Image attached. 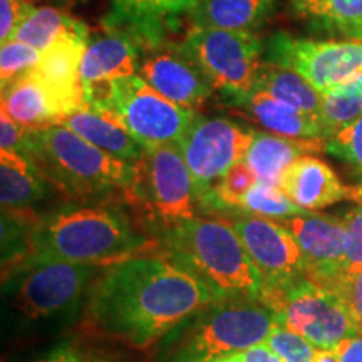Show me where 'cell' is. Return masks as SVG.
<instances>
[{
  "instance_id": "cell-1",
  "label": "cell",
  "mask_w": 362,
  "mask_h": 362,
  "mask_svg": "<svg viewBox=\"0 0 362 362\" xmlns=\"http://www.w3.org/2000/svg\"><path fill=\"white\" fill-rule=\"evenodd\" d=\"M216 302L171 260L139 255L103 267L89 287L86 319L104 336L143 349Z\"/></svg>"
},
{
  "instance_id": "cell-2",
  "label": "cell",
  "mask_w": 362,
  "mask_h": 362,
  "mask_svg": "<svg viewBox=\"0 0 362 362\" xmlns=\"http://www.w3.org/2000/svg\"><path fill=\"white\" fill-rule=\"evenodd\" d=\"M149 242L119 208L67 206L30 225V260H67L106 267L146 252Z\"/></svg>"
},
{
  "instance_id": "cell-3",
  "label": "cell",
  "mask_w": 362,
  "mask_h": 362,
  "mask_svg": "<svg viewBox=\"0 0 362 362\" xmlns=\"http://www.w3.org/2000/svg\"><path fill=\"white\" fill-rule=\"evenodd\" d=\"M168 260L189 272L220 300H262V282L230 221L194 218L170 225Z\"/></svg>"
},
{
  "instance_id": "cell-4",
  "label": "cell",
  "mask_w": 362,
  "mask_h": 362,
  "mask_svg": "<svg viewBox=\"0 0 362 362\" xmlns=\"http://www.w3.org/2000/svg\"><path fill=\"white\" fill-rule=\"evenodd\" d=\"M24 155L49 185L71 198H89L116 189L128 193L138 165L94 146L62 124L30 129Z\"/></svg>"
},
{
  "instance_id": "cell-5",
  "label": "cell",
  "mask_w": 362,
  "mask_h": 362,
  "mask_svg": "<svg viewBox=\"0 0 362 362\" xmlns=\"http://www.w3.org/2000/svg\"><path fill=\"white\" fill-rule=\"evenodd\" d=\"M279 325L277 315L262 300L233 298L203 310L197 324L185 334L175 352V362H205L214 357L245 352L267 342Z\"/></svg>"
},
{
  "instance_id": "cell-6",
  "label": "cell",
  "mask_w": 362,
  "mask_h": 362,
  "mask_svg": "<svg viewBox=\"0 0 362 362\" xmlns=\"http://www.w3.org/2000/svg\"><path fill=\"white\" fill-rule=\"evenodd\" d=\"M183 49L200 67L215 90L233 104L250 96L264 69V45L250 30L192 27Z\"/></svg>"
},
{
  "instance_id": "cell-7",
  "label": "cell",
  "mask_w": 362,
  "mask_h": 362,
  "mask_svg": "<svg viewBox=\"0 0 362 362\" xmlns=\"http://www.w3.org/2000/svg\"><path fill=\"white\" fill-rule=\"evenodd\" d=\"M110 111L143 148L178 144L198 116L170 101L138 74L116 81Z\"/></svg>"
},
{
  "instance_id": "cell-8",
  "label": "cell",
  "mask_w": 362,
  "mask_h": 362,
  "mask_svg": "<svg viewBox=\"0 0 362 362\" xmlns=\"http://www.w3.org/2000/svg\"><path fill=\"white\" fill-rule=\"evenodd\" d=\"M166 226L194 218V183L176 144L146 148L128 193Z\"/></svg>"
},
{
  "instance_id": "cell-9",
  "label": "cell",
  "mask_w": 362,
  "mask_h": 362,
  "mask_svg": "<svg viewBox=\"0 0 362 362\" xmlns=\"http://www.w3.org/2000/svg\"><path fill=\"white\" fill-rule=\"evenodd\" d=\"M269 307L279 325L304 337L315 349H334L357 334L341 298L305 277L275 297Z\"/></svg>"
},
{
  "instance_id": "cell-10",
  "label": "cell",
  "mask_w": 362,
  "mask_h": 362,
  "mask_svg": "<svg viewBox=\"0 0 362 362\" xmlns=\"http://www.w3.org/2000/svg\"><path fill=\"white\" fill-rule=\"evenodd\" d=\"M99 265L67 260H30L17 269L12 302L17 310L30 317L56 315L69 309L90 287Z\"/></svg>"
},
{
  "instance_id": "cell-11",
  "label": "cell",
  "mask_w": 362,
  "mask_h": 362,
  "mask_svg": "<svg viewBox=\"0 0 362 362\" xmlns=\"http://www.w3.org/2000/svg\"><path fill=\"white\" fill-rule=\"evenodd\" d=\"M253 138L255 131L226 117H194L176 146L192 173L197 198L245 160Z\"/></svg>"
},
{
  "instance_id": "cell-12",
  "label": "cell",
  "mask_w": 362,
  "mask_h": 362,
  "mask_svg": "<svg viewBox=\"0 0 362 362\" xmlns=\"http://www.w3.org/2000/svg\"><path fill=\"white\" fill-rule=\"evenodd\" d=\"M230 223L259 274L264 304L269 305L291 285L305 277L304 255L296 238L280 221L247 215Z\"/></svg>"
},
{
  "instance_id": "cell-13",
  "label": "cell",
  "mask_w": 362,
  "mask_h": 362,
  "mask_svg": "<svg viewBox=\"0 0 362 362\" xmlns=\"http://www.w3.org/2000/svg\"><path fill=\"white\" fill-rule=\"evenodd\" d=\"M264 56L265 62L296 71L319 93L362 71V42L356 40H310L279 33L269 39Z\"/></svg>"
},
{
  "instance_id": "cell-14",
  "label": "cell",
  "mask_w": 362,
  "mask_h": 362,
  "mask_svg": "<svg viewBox=\"0 0 362 362\" xmlns=\"http://www.w3.org/2000/svg\"><path fill=\"white\" fill-rule=\"evenodd\" d=\"M277 221L292 233L304 255L305 279L327 287L342 274L346 255L344 218L305 210Z\"/></svg>"
},
{
  "instance_id": "cell-15",
  "label": "cell",
  "mask_w": 362,
  "mask_h": 362,
  "mask_svg": "<svg viewBox=\"0 0 362 362\" xmlns=\"http://www.w3.org/2000/svg\"><path fill=\"white\" fill-rule=\"evenodd\" d=\"M138 76L170 101L193 111L215 90L183 45L160 44L149 49L139 62Z\"/></svg>"
},
{
  "instance_id": "cell-16",
  "label": "cell",
  "mask_w": 362,
  "mask_h": 362,
  "mask_svg": "<svg viewBox=\"0 0 362 362\" xmlns=\"http://www.w3.org/2000/svg\"><path fill=\"white\" fill-rule=\"evenodd\" d=\"M280 188L307 211L322 210L344 200L362 203V185H344L336 171L314 155H304L293 161L280 180Z\"/></svg>"
},
{
  "instance_id": "cell-17",
  "label": "cell",
  "mask_w": 362,
  "mask_h": 362,
  "mask_svg": "<svg viewBox=\"0 0 362 362\" xmlns=\"http://www.w3.org/2000/svg\"><path fill=\"white\" fill-rule=\"evenodd\" d=\"M141 44L124 30L104 25V33L89 37L81 66V84L86 89L111 86L115 81L138 74Z\"/></svg>"
},
{
  "instance_id": "cell-18",
  "label": "cell",
  "mask_w": 362,
  "mask_h": 362,
  "mask_svg": "<svg viewBox=\"0 0 362 362\" xmlns=\"http://www.w3.org/2000/svg\"><path fill=\"white\" fill-rule=\"evenodd\" d=\"M88 40L84 37H64L57 40L42 52L39 66L30 71V74L39 79L56 98L66 117L84 106L81 66H83Z\"/></svg>"
},
{
  "instance_id": "cell-19",
  "label": "cell",
  "mask_w": 362,
  "mask_h": 362,
  "mask_svg": "<svg viewBox=\"0 0 362 362\" xmlns=\"http://www.w3.org/2000/svg\"><path fill=\"white\" fill-rule=\"evenodd\" d=\"M115 8L106 27L124 30L141 44L143 51L161 44L163 34L183 12L198 0H112Z\"/></svg>"
},
{
  "instance_id": "cell-20",
  "label": "cell",
  "mask_w": 362,
  "mask_h": 362,
  "mask_svg": "<svg viewBox=\"0 0 362 362\" xmlns=\"http://www.w3.org/2000/svg\"><path fill=\"white\" fill-rule=\"evenodd\" d=\"M325 151V139H298L255 131L245 161L262 183L280 187L288 166L304 155Z\"/></svg>"
},
{
  "instance_id": "cell-21",
  "label": "cell",
  "mask_w": 362,
  "mask_h": 362,
  "mask_svg": "<svg viewBox=\"0 0 362 362\" xmlns=\"http://www.w3.org/2000/svg\"><path fill=\"white\" fill-rule=\"evenodd\" d=\"M61 124L83 136L103 151L133 165H138L146 149L126 131L111 111L96 110L88 104L62 119Z\"/></svg>"
},
{
  "instance_id": "cell-22",
  "label": "cell",
  "mask_w": 362,
  "mask_h": 362,
  "mask_svg": "<svg viewBox=\"0 0 362 362\" xmlns=\"http://www.w3.org/2000/svg\"><path fill=\"white\" fill-rule=\"evenodd\" d=\"M2 111L30 129L61 124L66 117L56 98L30 72L2 89Z\"/></svg>"
},
{
  "instance_id": "cell-23",
  "label": "cell",
  "mask_w": 362,
  "mask_h": 362,
  "mask_svg": "<svg viewBox=\"0 0 362 362\" xmlns=\"http://www.w3.org/2000/svg\"><path fill=\"white\" fill-rule=\"evenodd\" d=\"M235 106L242 107L252 121L270 131L272 134L298 139H325L319 119L279 101L264 89L257 88L250 96Z\"/></svg>"
},
{
  "instance_id": "cell-24",
  "label": "cell",
  "mask_w": 362,
  "mask_h": 362,
  "mask_svg": "<svg viewBox=\"0 0 362 362\" xmlns=\"http://www.w3.org/2000/svg\"><path fill=\"white\" fill-rule=\"evenodd\" d=\"M51 185L25 155L0 149V202L4 214H21L42 200Z\"/></svg>"
},
{
  "instance_id": "cell-25",
  "label": "cell",
  "mask_w": 362,
  "mask_h": 362,
  "mask_svg": "<svg viewBox=\"0 0 362 362\" xmlns=\"http://www.w3.org/2000/svg\"><path fill=\"white\" fill-rule=\"evenodd\" d=\"M274 11V0H198L188 12L193 27L250 30Z\"/></svg>"
},
{
  "instance_id": "cell-26",
  "label": "cell",
  "mask_w": 362,
  "mask_h": 362,
  "mask_svg": "<svg viewBox=\"0 0 362 362\" xmlns=\"http://www.w3.org/2000/svg\"><path fill=\"white\" fill-rule=\"evenodd\" d=\"M64 37L89 39V29L84 22L72 17L69 12L56 7H34L17 27L12 40H21L44 52Z\"/></svg>"
},
{
  "instance_id": "cell-27",
  "label": "cell",
  "mask_w": 362,
  "mask_h": 362,
  "mask_svg": "<svg viewBox=\"0 0 362 362\" xmlns=\"http://www.w3.org/2000/svg\"><path fill=\"white\" fill-rule=\"evenodd\" d=\"M292 6L317 27L362 40V0H292Z\"/></svg>"
},
{
  "instance_id": "cell-28",
  "label": "cell",
  "mask_w": 362,
  "mask_h": 362,
  "mask_svg": "<svg viewBox=\"0 0 362 362\" xmlns=\"http://www.w3.org/2000/svg\"><path fill=\"white\" fill-rule=\"evenodd\" d=\"M257 88L315 119L320 115V93L300 74L287 67L265 62Z\"/></svg>"
},
{
  "instance_id": "cell-29",
  "label": "cell",
  "mask_w": 362,
  "mask_h": 362,
  "mask_svg": "<svg viewBox=\"0 0 362 362\" xmlns=\"http://www.w3.org/2000/svg\"><path fill=\"white\" fill-rule=\"evenodd\" d=\"M362 116V71L320 93V115L325 138Z\"/></svg>"
},
{
  "instance_id": "cell-30",
  "label": "cell",
  "mask_w": 362,
  "mask_h": 362,
  "mask_svg": "<svg viewBox=\"0 0 362 362\" xmlns=\"http://www.w3.org/2000/svg\"><path fill=\"white\" fill-rule=\"evenodd\" d=\"M257 176L245 161L232 166L208 192L200 197L205 205L221 208V210H240L243 197L257 183Z\"/></svg>"
},
{
  "instance_id": "cell-31",
  "label": "cell",
  "mask_w": 362,
  "mask_h": 362,
  "mask_svg": "<svg viewBox=\"0 0 362 362\" xmlns=\"http://www.w3.org/2000/svg\"><path fill=\"white\" fill-rule=\"evenodd\" d=\"M240 210L248 215L264 216V218L270 220L291 218L293 215H300L305 211L300 206H297L282 192V188L262 183V181H257L250 188V192L243 197L242 203H240Z\"/></svg>"
},
{
  "instance_id": "cell-32",
  "label": "cell",
  "mask_w": 362,
  "mask_h": 362,
  "mask_svg": "<svg viewBox=\"0 0 362 362\" xmlns=\"http://www.w3.org/2000/svg\"><path fill=\"white\" fill-rule=\"evenodd\" d=\"M42 52L21 40H7L0 49V84L2 89L29 74L39 66Z\"/></svg>"
},
{
  "instance_id": "cell-33",
  "label": "cell",
  "mask_w": 362,
  "mask_h": 362,
  "mask_svg": "<svg viewBox=\"0 0 362 362\" xmlns=\"http://www.w3.org/2000/svg\"><path fill=\"white\" fill-rule=\"evenodd\" d=\"M325 151L362 173V116L325 138Z\"/></svg>"
},
{
  "instance_id": "cell-34",
  "label": "cell",
  "mask_w": 362,
  "mask_h": 362,
  "mask_svg": "<svg viewBox=\"0 0 362 362\" xmlns=\"http://www.w3.org/2000/svg\"><path fill=\"white\" fill-rule=\"evenodd\" d=\"M346 307L356 332L362 336V270L354 274H342L327 285Z\"/></svg>"
},
{
  "instance_id": "cell-35",
  "label": "cell",
  "mask_w": 362,
  "mask_h": 362,
  "mask_svg": "<svg viewBox=\"0 0 362 362\" xmlns=\"http://www.w3.org/2000/svg\"><path fill=\"white\" fill-rule=\"evenodd\" d=\"M267 346L277 352L284 362H314L315 347L292 330L277 325L267 339Z\"/></svg>"
},
{
  "instance_id": "cell-36",
  "label": "cell",
  "mask_w": 362,
  "mask_h": 362,
  "mask_svg": "<svg viewBox=\"0 0 362 362\" xmlns=\"http://www.w3.org/2000/svg\"><path fill=\"white\" fill-rule=\"evenodd\" d=\"M346 223V255H344V274L362 270V203L351 208L344 215Z\"/></svg>"
},
{
  "instance_id": "cell-37",
  "label": "cell",
  "mask_w": 362,
  "mask_h": 362,
  "mask_svg": "<svg viewBox=\"0 0 362 362\" xmlns=\"http://www.w3.org/2000/svg\"><path fill=\"white\" fill-rule=\"evenodd\" d=\"M34 7L33 0H0V42L12 40L17 27Z\"/></svg>"
},
{
  "instance_id": "cell-38",
  "label": "cell",
  "mask_w": 362,
  "mask_h": 362,
  "mask_svg": "<svg viewBox=\"0 0 362 362\" xmlns=\"http://www.w3.org/2000/svg\"><path fill=\"white\" fill-rule=\"evenodd\" d=\"M30 128H25L0 111V149L24 155Z\"/></svg>"
},
{
  "instance_id": "cell-39",
  "label": "cell",
  "mask_w": 362,
  "mask_h": 362,
  "mask_svg": "<svg viewBox=\"0 0 362 362\" xmlns=\"http://www.w3.org/2000/svg\"><path fill=\"white\" fill-rule=\"evenodd\" d=\"M334 349L337 354V362H362V336L354 334L346 337Z\"/></svg>"
},
{
  "instance_id": "cell-40",
  "label": "cell",
  "mask_w": 362,
  "mask_h": 362,
  "mask_svg": "<svg viewBox=\"0 0 362 362\" xmlns=\"http://www.w3.org/2000/svg\"><path fill=\"white\" fill-rule=\"evenodd\" d=\"M37 362H98L93 357L84 354L78 349H72V347H61V349L51 352L49 356H45L44 359Z\"/></svg>"
},
{
  "instance_id": "cell-41",
  "label": "cell",
  "mask_w": 362,
  "mask_h": 362,
  "mask_svg": "<svg viewBox=\"0 0 362 362\" xmlns=\"http://www.w3.org/2000/svg\"><path fill=\"white\" fill-rule=\"evenodd\" d=\"M243 361L245 362H284L277 352L270 349L267 344H259V346H253L250 349L242 352Z\"/></svg>"
},
{
  "instance_id": "cell-42",
  "label": "cell",
  "mask_w": 362,
  "mask_h": 362,
  "mask_svg": "<svg viewBox=\"0 0 362 362\" xmlns=\"http://www.w3.org/2000/svg\"><path fill=\"white\" fill-rule=\"evenodd\" d=\"M314 362H337L336 349H315Z\"/></svg>"
},
{
  "instance_id": "cell-43",
  "label": "cell",
  "mask_w": 362,
  "mask_h": 362,
  "mask_svg": "<svg viewBox=\"0 0 362 362\" xmlns=\"http://www.w3.org/2000/svg\"><path fill=\"white\" fill-rule=\"evenodd\" d=\"M205 362H245V361H243L242 352H235V354L218 356V357H214V359L205 361Z\"/></svg>"
},
{
  "instance_id": "cell-44",
  "label": "cell",
  "mask_w": 362,
  "mask_h": 362,
  "mask_svg": "<svg viewBox=\"0 0 362 362\" xmlns=\"http://www.w3.org/2000/svg\"><path fill=\"white\" fill-rule=\"evenodd\" d=\"M54 2L61 4V6H66V7H76V6H83V4L89 2V0H54Z\"/></svg>"
}]
</instances>
